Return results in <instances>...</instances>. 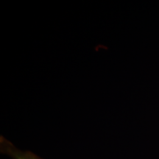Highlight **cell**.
Masks as SVG:
<instances>
[{
    "label": "cell",
    "mask_w": 159,
    "mask_h": 159,
    "mask_svg": "<svg viewBox=\"0 0 159 159\" xmlns=\"http://www.w3.org/2000/svg\"><path fill=\"white\" fill-rule=\"evenodd\" d=\"M2 151L5 153L8 154L13 159H41L39 156L30 152H23L18 150L8 141L5 138H1Z\"/></svg>",
    "instance_id": "1"
}]
</instances>
